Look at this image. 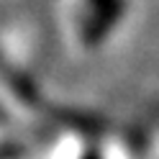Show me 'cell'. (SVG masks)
<instances>
[{
	"label": "cell",
	"mask_w": 159,
	"mask_h": 159,
	"mask_svg": "<svg viewBox=\"0 0 159 159\" xmlns=\"http://www.w3.org/2000/svg\"><path fill=\"white\" fill-rule=\"evenodd\" d=\"M126 11V0H80L75 8V34L77 41L95 49L100 46L113 26L121 21Z\"/></svg>",
	"instance_id": "obj_1"
}]
</instances>
